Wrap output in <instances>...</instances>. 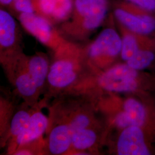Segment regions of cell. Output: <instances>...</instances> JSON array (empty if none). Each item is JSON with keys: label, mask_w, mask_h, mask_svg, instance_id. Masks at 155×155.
<instances>
[{"label": "cell", "mask_w": 155, "mask_h": 155, "mask_svg": "<svg viewBox=\"0 0 155 155\" xmlns=\"http://www.w3.org/2000/svg\"><path fill=\"white\" fill-rule=\"evenodd\" d=\"M108 7V0H75L71 21L64 28L71 35L85 36L101 25Z\"/></svg>", "instance_id": "obj_1"}, {"label": "cell", "mask_w": 155, "mask_h": 155, "mask_svg": "<svg viewBox=\"0 0 155 155\" xmlns=\"http://www.w3.org/2000/svg\"><path fill=\"white\" fill-rule=\"evenodd\" d=\"M114 15L120 25L133 33L148 35L155 31V14L127 1L114 4Z\"/></svg>", "instance_id": "obj_2"}, {"label": "cell", "mask_w": 155, "mask_h": 155, "mask_svg": "<svg viewBox=\"0 0 155 155\" xmlns=\"http://www.w3.org/2000/svg\"><path fill=\"white\" fill-rule=\"evenodd\" d=\"M122 39L113 28L103 30L87 50L89 59L97 63L113 61L121 54Z\"/></svg>", "instance_id": "obj_3"}, {"label": "cell", "mask_w": 155, "mask_h": 155, "mask_svg": "<svg viewBox=\"0 0 155 155\" xmlns=\"http://www.w3.org/2000/svg\"><path fill=\"white\" fill-rule=\"evenodd\" d=\"M18 19L23 27L43 44L58 48L64 42L48 19L35 13H21Z\"/></svg>", "instance_id": "obj_4"}, {"label": "cell", "mask_w": 155, "mask_h": 155, "mask_svg": "<svg viewBox=\"0 0 155 155\" xmlns=\"http://www.w3.org/2000/svg\"><path fill=\"white\" fill-rule=\"evenodd\" d=\"M117 152L119 155H150L141 127L130 126L123 129L117 141Z\"/></svg>", "instance_id": "obj_5"}, {"label": "cell", "mask_w": 155, "mask_h": 155, "mask_svg": "<svg viewBox=\"0 0 155 155\" xmlns=\"http://www.w3.org/2000/svg\"><path fill=\"white\" fill-rule=\"evenodd\" d=\"M77 76L75 62L71 59L63 58L57 60L52 64L47 80L53 87L63 89L74 83Z\"/></svg>", "instance_id": "obj_6"}, {"label": "cell", "mask_w": 155, "mask_h": 155, "mask_svg": "<svg viewBox=\"0 0 155 155\" xmlns=\"http://www.w3.org/2000/svg\"><path fill=\"white\" fill-rule=\"evenodd\" d=\"M122 33L121 56L127 61L139 50L152 49L155 46V40L147 37V35L133 33L120 25Z\"/></svg>", "instance_id": "obj_7"}, {"label": "cell", "mask_w": 155, "mask_h": 155, "mask_svg": "<svg viewBox=\"0 0 155 155\" xmlns=\"http://www.w3.org/2000/svg\"><path fill=\"white\" fill-rule=\"evenodd\" d=\"M48 125V120L43 113L40 111L33 113L25 128L16 137V144L24 145L39 139L47 130Z\"/></svg>", "instance_id": "obj_8"}, {"label": "cell", "mask_w": 155, "mask_h": 155, "mask_svg": "<svg viewBox=\"0 0 155 155\" xmlns=\"http://www.w3.org/2000/svg\"><path fill=\"white\" fill-rule=\"evenodd\" d=\"M72 136L68 124L54 127L48 139L50 153L52 155H62L67 152L72 145Z\"/></svg>", "instance_id": "obj_9"}, {"label": "cell", "mask_w": 155, "mask_h": 155, "mask_svg": "<svg viewBox=\"0 0 155 155\" xmlns=\"http://www.w3.org/2000/svg\"><path fill=\"white\" fill-rule=\"evenodd\" d=\"M17 28L15 19L7 12L0 11V46L1 51H8L16 45Z\"/></svg>", "instance_id": "obj_10"}, {"label": "cell", "mask_w": 155, "mask_h": 155, "mask_svg": "<svg viewBox=\"0 0 155 155\" xmlns=\"http://www.w3.org/2000/svg\"><path fill=\"white\" fill-rule=\"evenodd\" d=\"M98 84L105 90L116 93L133 91L138 86L136 79L106 77L102 75L98 79Z\"/></svg>", "instance_id": "obj_11"}, {"label": "cell", "mask_w": 155, "mask_h": 155, "mask_svg": "<svg viewBox=\"0 0 155 155\" xmlns=\"http://www.w3.org/2000/svg\"><path fill=\"white\" fill-rule=\"evenodd\" d=\"M49 70L48 63L43 56H34L28 61V72L38 89L44 85L48 77Z\"/></svg>", "instance_id": "obj_12"}, {"label": "cell", "mask_w": 155, "mask_h": 155, "mask_svg": "<svg viewBox=\"0 0 155 155\" xmlns=\"http://www.w3.org/2000/svg\"><path fill=\"white\" fill-rule=\"evenodd\" d=\"M123 107L133 126L141 127L144 125L147 114L145 109L141 102L134 98H128L124 102Z\"/></svg>", "instance_id": "obj_13"}, {"label": "cell", "mask_w": 155, "mask_h": 155, "mask_svg": "<svg viewBox=\"0 0 155 155\" xmlns=\"http://www.w3.org/2000/svg\"><path fill=\"white\" fill-rule=\"evenodd\" d=\"M97 140V133L89 127L74 133L72 136V146L75 150H84L91 148Z\"/></svg>", "instance_id": "obj_14"}, {"label": "cell", "mask_w": 155, "mask_h": 155, "mask_svg": "<svg viewBox=\"0 0 155 155\" xmlns=\"http://www.w3.org/2000/svg\"><path fill=\"white\" fill-rule=\"evenodd\" d=\"M155 58V54L151 49H143L137 52L127 61V64L136 70H142L150 66Z\"/></svg>", "instance_id": "obj_15"}, {"label": "cell", "mask_w": 155, "mask_h": 155, "mask_svg": "<svg viewBox=\"0 0 155 155\" xmlns=\"http://www.w3.org/2000/svg\"><path fill=\"white\" fill-rule=\"evenodd\" d=\"M15 84L19 93L26 98L33 97L38 89L28 72L22 73L17 77Z\"/></svg>", "instance_id": "obj_16"}, {"label": "cell", "mask_w": 155, "mask_h": 155, "mask_svg": "<svg viewBox=\"0 0 155 155\" xmlns=\"http://www.w3.org/2000/svg\"><path fill=\"white\" fill-rule=\"evenodd\" d=\"M35 12L52 22L58 8V0H33Z\"/></svg>", "instance_id": "obj_17"}, {"label": "cell", "mask_w": 155, "mask_h": 155, "mask_svg": "<svg viewBox=\"0 0 155 155\" xmlns=\"http://www.w3.org/2000/svg\"><path fill=\"white\" fill-rule=\"evenodd\" d=\"M31 115L25 110L18 111L12 120L10 132L12 136L16 137L27 125Z\"/></svg>", "instance_id": "obj_18"}, {"label": "cell", "mask_w": 155, "mask_h": 155, "mask_svg": "<svg viewBox=\"0 0 155 155\" xmlns=\"http://www.w3.org/2000/svg\"><path fill=\"white\" fill-rule=\"evenodd\" d=\"M91 122L90 116L85 113H79L68 124L72 135L78 131L89 127Z\"/></svg>", "instance_id": "obj_19"}, {"label": "cell", "mask_w": 155, "mask_h": 155, "mask_svg": "<svg viewBox=\"0 0 155 155\" xmlns=\"http://www.w3.org/2000/svg\"><path fill=\"white\" fill-rule=\"evenodd\" d=\"M11 6L14 11L20 14L35 12L33 0H13Z\"/></svg>", "instance_id": "obj_20"}, {"label": "cell", "mask_w": 155, "mask_h": 155, "mask_svg": "<svg viewBox=\"0 0 155 155\" xmlns=\"http://www.w3.org/2000/svg\"><path fill=\"white\" fill-rule=\"evenodd\" d=\"M114 123L117 127L122 129L133 126L130 118L124 110L117 114L114 119Z\"/></svg>", "instance_id": "obj_21"}, {"label": "cell", "mask_w": 155, "mask_h": 155, "mask_svg": "<svg viewBox=\"0 0 155 155\" xmlns=\"http://www.w3.org/2000/svg\"><path fill=\"white\" fill-rule=\"evenodd\" d=\"M126 1L155 14V0H126Z\"/></svg>", "instance_id": "obj_22"}, {"label": "cell", "mask_w": 155, "mask_h": 155, "mask_svg": "<svg viewBox=\"0 0 155 155\" xmlns=\"http://www.w3.org/2000/svg\"><path fill=\"white\" fill-rule=\"evenodd\" d=\"M15 155H32L31 152L28 151L27 150H19L15 153Z\"/></svg>", "instance_id": "obj_23"}, {"label": "cell", "mask_w": 155, "mask_h": 155, "mask_svg": "<svg viewBox=\"0 0 155 155\" xmlns=\"http://www.w3.org/2000/svg\"><path fill=\"white\" fill-rule=\"evenodd\" d=\"M13 0H0V3L2 6L11 5Z\"/></svg>", "instance_id": "obj_24"}]
</instances>
